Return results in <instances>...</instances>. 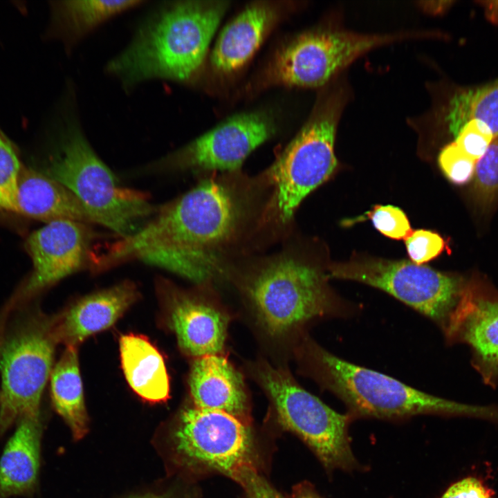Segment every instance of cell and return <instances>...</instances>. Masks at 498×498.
I'll list each match as a JSON object with an SVG mask.
<instances>
[{"instance_id": "obj_15", "label": "cell", "mask_w": 498, "mask_h": 498, "mask_svg": "<svg viewBox=\"0 0 498 498\" xmlns=\"http://www.w3.org/2000/svg\"><path fill=\"white\" fill-rule=\"evenodd\" d=\"M137 294L134 284L125 282L78 300L50 319L57 344L77 347L91 335L109 328L134 302Z\"/></svg>"}, {"instance_id": "obj_19", "label": "cell", "mask_w": 498, "mask_h": 498, "mask_svg": "<svg viewBox=\"0 0 498 498\" xmlns=\"http://www.w3.org/2000/svg\"><path fill=\"white\" fill-rule=\"evenodd\" d=\"M171 312V326L181 348L200 358L219 353L225 344L228 318L202 300L177 295Z\"/></svg>"}, {"instance_id": "obj_11", "label": "cell", "mask_w": 498, "mask_h": 498, "mask_svg": "<svg viewBox=\"0 0 498 498\" xmlns=\"http://www.w3.org/2000/svg\"><path fill=\"white\" fill-rule=\"evenodd\" d=\"M412 39L410 33L361 34L320 30L304 33L280 49L266 72L270 83L317 87L372 49Z\"/></svg>"}, {"instance_id": "obj_36", "label": "cell", "mask_w": 498, "mask_h": 498, "mask_svg": "<svg viewBox=\"0 0 498 498\" xmlns=\"http://www.w3.org/2000/svg\"><path fill=\"white\" fill-rule=\"evenodd\" d=\"M451 3H452V1H428L425 2V4L421 6L424 10L430 12V13L439 14L446 10L450 6Z\"/></svg>"}, {"instance_id": "obj_35", "label": "cell", "mask_w": 498, "mask_h": 498, "mask_svg": "<svg viewBox=\"0 0 498 498\" xmlns=\"http://www.w3.org/2000/svg\"><path fill=\"white\" fill-rule=\"evenodd\" d=\"M479 3L484 8L488 19L498 24V1H485Z\"/></svg>"}, {"instance_id": "obj_1", "label": "cell", "mask_w": 498, "mask_h": 498, "mask_svg": "<svg viewBox=\"0 0 498 498\" xmlns=\"http://www.w3.org/2000/svg\"><path fill=\"white\" fill-rule=\"evenodd\" d=\"M241 204L232 191L214 180L197 186L158 208L132 235L120 239L102 255L111 268L140 260L188 279L215 268L212 249L228 241L241 218Z\"/></svg>"}, {"instance_id": "obj_24", "label": "cell", "mask_w": 498, "mask_h": 498, "mask_svg": "<svg viewBox=\"0 0 498 498\" xmlns=\"http://www.w3.org/2000/svg\"><path fill=\"white\" fill-rule=\"evenodd\" d=\"M450 129L456 136L468 121L476 119L484 122L494 137L498 135V84L472 89L454 99L449 115Z\"/></svg>"}, {"instance_id": "obj_3", "label": "cell", "mask_w": 498, "mask_h": 498, "mask_svg": "<svg viewBox=\"0 0 498 498\" xmlns=\"http://www.w3.org/2000/svg\"><path fill=\"white\" fill-rule=\"evenodd\" d=\"M314 376L353 417L400 420L422 414L498 423L497 405H474L436 396L376 371L347 362L313 342L307 347Z\"/></svg>"}, {"instance_id": "obj_29", "label": "cell", "mask_w": 498, "mask_h": 498, "mask_svg": "<svg viewBox=\"0 0 498 498\" xmlns=\"http://www.w3.org/2000/svg\"><path fill=\"white\" fill-rule=\"evenodd\" d=\"M455 138L460 149L477 162L486 153L494 136L484 122L472 119L461 127Z\"/></svg>"}, {"instance_id": "obj_14", "label": "cell", "mask_w": 498, "mask_h": 498, "mask_svg": "<svg viewBox=\"0 0 498 498\" xmlns=\"http://www.w3.org/2000/svg\"><path fill=\"white\" fill-rule=\"evenodd\" d=\"M449 344H464L487 386L498 385V289L484 276L467 277L460 302L443 331Z\"/></svg>"}, {"instance_id": "obj_10", "label": "cell", "mask_w": 498, "mask_h": 498, "mask_svg": "<svg viewBox=\"0 0 498 498\" xmlns=\"http://www.w3.org/2000/svg\"><path fill=\"white\" fill-rule=\"evenodd\" d=\"M169 439L174 459L192 472H218L231 478L239 468L255 465L250 427L223 412L187 408Z\"/></svg>"}, {"instance_id": "obj_7", "label": "cell", "mask_w": 498, "mask_h": 498, "mask_svg": "<svg viewBox=\"0 0 498 498\" xmlns=\"http://www.w3.org/2000/svg\"><path fill=\"white\" fill-rule=\"evenodd\" d=\"M246 291L261 325L273 336L346 311L316 269L289 257L262 267L250 279Z\"/></svg>"}, {"instance_id": "obj_27", "label": "cell", "mask_w": 498, "mask_h": 498, "mask_svg": "<svg viewBox=\"0 0 498 498\" xmlns=\"http://www.w3.org/2000/svg\"><path fill=\"white\" fill-rule=\"evenodd\" d=\"M369 219L375 228L385 236L393 239H406L413 232L405 212L398 207L374 205L365 215L357 219Z\"/></svg>"}, {"instance_id": "obj_8", "label": "cell", "mask_w": 498, "mask_h": 498, "mask_svg": "<svg viewBox=\"0 0 498 498\" xmlns=\"http://www.w3.org/2000/svg\"><path fill=\"white\" fill-rule=\"evenodd\" d=\"M257 375L279 422L308 445L326 470L359 469L351 448L349 414L329 407L283 369L265 365L258 369Z\"/></svg>"}, {"instance_id": "obj_13", "label": "cell", "mask_w": 498, "mask_h": 498, "mask_svg": "<svg viewBox=\"0 0 498 498\" xmlns=\"http://www.w3.org/2000/svg\"><path fill=\"white\" fill-rule=\"evenodd\" d=\"M270 116L262 112L233 116L152 167L232 171L275 132Z\"/></svg>"}, {"instance_id": "obj_28", "label": "cell", "mask_w": 498, "mask_h": 498, "mask_svg": "<svg viewBox=\"0 0 498 498\" xmlns=\"http://www.w3.org/2000/svg\"><path fill=\"white\" fill-rule=\"evenodd\" d=\"M438 162L445 176L454 184H465L474 176L476 161L465 154L455 142L443 147Z\"/></svg>"}, {"instance_id": "obj_17", "label": "cell", "mask_w": 498, "mask_h": 498, "mask_svg": "<svg viewBox=\"0 0 498 498\" xmlns=\"http://www.w3.org/2000/svg\"><path fill=\"white\" fill-rule=\"evenodd\" d=\"M279 15L277 6L255 2L246 6L222 30L211 55L215 68L231 73L254 55Z\"/></svg>"}, {"instance_id": "obj_32", "label": "cell", "mask_w": 498, "mask_h": 498, "mask_svg": "<svg viewBox=\"0 0 498 498\" xmlns=\"http://www.w3.org/2000/svg\"><path fill=\"white\" fill-rule=\"evenodd\" d=\"M441 498H494V493L478 478L468 477L452 484Z\"/></svg>"}, {"instance_id": "obj_2", "label": "cell", "mask_w": 498, "mask_h": 498, "mask_svg": "<svg viewBox=\"0 0 498 498\" xmlns=\"http://www.w3.org/2000/svg\"><path fill=\"white\" fill-rule=\"evenodd\" d=\"M230 1H184L158 11L108 71L127 86L152 78L179 82L193 77Z\"/></svg>"}, {"instance_id": "obj_23", "label": "cell", "mask_w": 498, "mask_h": 498, "mask_svg": "<svg viewBox=\"0 0 498 498\" xmlns=\"http://www.w3.org/2000/svg\"><path fill=\"white\" fill-rule=\"evenodd\" d=\"M142 1L75 0L55 2L53 22L64 37L79 39L109 19L132 9Z\"/></svg>"}, {"instance_id": "obj_18", "label": "cell", "mask_w": 498, "mask_h": 498, "mask_svg": "<svg viewBox=\"0 0 498 498\" xmlns=\"http://www.w3.org/2000/svg\"><path fill=\"white\" fill-rule=\"evenodd\" d=\"M41 418L17 423L0 457V498L29 496L35 490L40 467Z\"/></svg>"}, {"instance_id": "obj_12", "label": "cell", "mask_w": 498, "mask_h": 498, "mask_svg": "<svg viewBox=\"0 0 498 498\" xmlns=\"http://www.w3.org/2000/svg\"><path fill=\"white\" fill-rule=\"evenodd\" d=\"M89 225L70 219L53 221L28 237L25 246L33 270L8 299L14 311L26 306L44 289L91 264L94 255L91 248L96 236Z\"/></svg>"}, {"instance_id": "obj_16", "label": "cell", "mask_w": 498, "mask_h": 498, "mask_svg": "<svg viewBox=\"0 0 498 498\" xmlns=\"http://www.w3.org/2000/svg\"><path fill=\"white\" fill-rule=\"evenodd\" d=\"M189 386L194 407L223 412L246 423L248 408L242 376L223 356L197 358L192 366Z\"/></svg>"}, {"instance_id": "obj_26", "label": "cell", "mask_w": 498, "mask_h": 498, "mask_svg": "<svg viewBox=\"0 0 498 498\" xmlns=\"http://www.w3.org/2000/svg\"><path fill=\"white\" fill-rule=\"evenodd\" d=\"M23 167L15 145L0 128V210L17 212Z\"/></svg>"}, {"instance_id": "obj_6", "label": "cell", "mask_w": 498, "mask_h": 498, "mask_svg": "<svg viewBox=\"0 0 498 498\" xmlns=\"http://www.w3.org/2000/svg\"><path fill=\"white\" fill-rule=\"evenodd\" d=\"M347 94L339 84L325 93L271 167L277 212L282 221H288L301 201L335 169V133Z\"/></svg>"}, {"instance_id": "obj_4", "label": "cell", "mask_w": 498, "mask_h": 498, "mask_svg": "<svg viewBox=\"0 0 498 498\" xmlns=\"http://www.w3.org/2000/svg\"><path fill=\"white\" fill-rule=\"evenodd\" d=\"M44 174L55 179L80 201L93 223L127 238L157 212L142 192L122 187L98 157L80 130L69 127Z\"/></svg>"}, {"instance_id": "obj_9", "label": "cell", "mask_w": 498, "mask_h": 498, "mask_svg": "<svg viewBox=\"0 0 498 498\" xmlns=\"http://www.w3.org/2000/svg\"><path fill=\"white\" fill-rule=\"evenodd\" d=\"M330 276L379 288L434 321L443 331L467 277L409 261L355 260L333 266Z\"/></svg>"}, {"instance_id": "obj_22", "label": "cell", "mask_w": 498, "mask_h": 498, "mask_svg": "<svg viewBox=\"0 0 498 498\" xmlns=\"http://www.w3.org/2000/svg\"><path fill=\"white\" fill-rule=\"evenodd\" d=\"M50 380L51 399L55 411L69 427L73 438L81 439L88 432L89 419L77 347H66L52 369Z\"/></svg>"}, {"instance_id": "obj_31", "label": "cell", "mask_w": 498, "mask_h": 498, "mask_svg": "<svg viewBox=\"0 0 498 498\" xmlns=\"http://www.w3.org/2000/svg\"><path fill=\"white\" fill-rule=\"evenodd\" d=\"M231 479L242 487L247 498H285L258 472L254 465L241 467Z\"/></svg>"}, {"instance_id": "obj_33", "label": "cell", "mask_w": 498, "mask_h": 498, "mask_svg": "<svg viewBox=\"0 0 498 498\" xmlns=\"http://www.w3.org/2000/svg\"><path fill=\"white\" fill-rule=\"evenodd\" d=\"M290 498H322L315 488L307 481L301 482L293 488Z\"/></svg>"}, {"instance_id": "obj_20", "label": "cell", "mask_w": 498, "mask_h": 498, "mask_svg": "<svg viewBox=\"0 0 498 498\" xmlns=\"http://www.w3.org/2000/svg\"><path fill=\"white\" fill-rule=\"evenodd\" d=\"M17 213L46 223L70 219L93 223L66 187L44 173L24 167L19 181Z\"/></svg>"}, {"instance_id": "obj_25", "label": "cell", "mask_w": 498, "mask_h": 498, "mask_svg": "<svg viewBox=\"0 0 498 498\" xmlns=\"http://www.w3.org/2000/svg\"><path fill=\"white\" fill-rule=\"evenodd\" d=\"M473 176L472 195L474 205L481 213L486 214L498 202V135L477 161Z\"/></svg>"}, {"instance_id": "obj_5", "label": "cell", "mask_w": 498, "mask_h": 498, "mask_svg": "<svg viewBox=\"0 0 498 498\" xmlns=\"http://www.w3.org/2000/svg\"><path fill=\"white\" fill-rule=\"evenodd\" d=\"M8 324L0 352V437L24 417H40L57 342L50 319L24 306Z\"/></svg>"}, {"instance_id": "obj_37", "label": "cell", "mask_w": 498, "mask_h": 498, "mask_svg": "<svg viewBox=\"0 0 498 498\" xmlns=\"http://www.w3.org/2000/svg\"><path fill=\"white\" fill-rule=\"evenodd\" d=\"M129 498H181L180 495L174 490H167L160 492L147 493Z\"/></svg>"}, {"instance_id": "obj_30", "label": "cell", "mask_w": 498, "mask_h": 498, "mask_svg": "<svg viewBox=\"0 0 498 498\" xmlns=\"http://www.w3.org/2000/svg\"><path fill=\"white\" fill-rule=\"evenodd\" d=\"M405 246L412 262L418 265L436 258L447 248L440 234L427 230L413 231L405 239Z\"/></svg>"}, {"instance_id": "obj_34", "label": "cell", "mask_w": 498, "mask_h": 498, "mask_svg": "<svg viewBox=\"0 0 498 498\" xmlns=\"http://www.w3.org/2000/svg\"><path fill=\"white\" fill-rule=\"evenodd\" d=\"M13 313V308L8 301L0 311V352L5 337L10 315Z\"/></svg>"}, {"instance_id": "obj_21", "label": "cell", "mask_w": 498, "mask_h": 498, "mask_svg": "<svg viewBox=\"0 0 498 498\" xmlns=\"http://www.w3.org/2000/svg\"><path fill=\"white\" fill-rule=\"evenodd\" d=\"M121 364L127 381L140 397L151 403L169 396V380L163 358L145 336L126 334L120 339Z\"/></svg>"}]
</instances>
